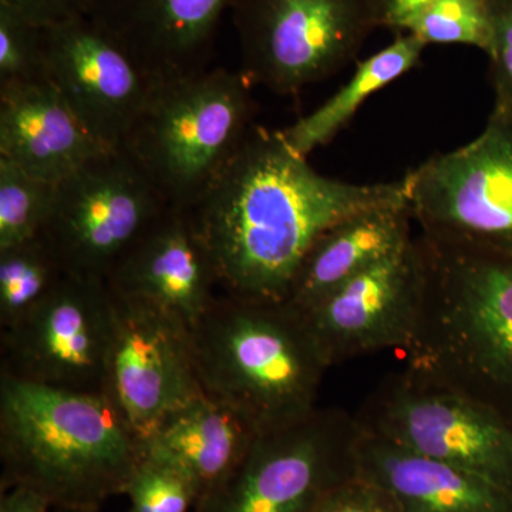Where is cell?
Listing matches in <instances>:
<instances>
[{"label":"cell","mask_w":512,"mask_h":512,"mask_svg":"<svg viewBox=\"0 0 512 512\" xmlns=\"http://www.w3.org/2000/svg\"><path fill=\"white\" fill-rule=\"evenodd\" d=\"M407 198L406 177L355 184L316 173L279 131L256 127L192 210L224 292L286 301L303 258L336 222Z\"/></svg>","instance_id":"6da1fadb"},{"label":"cell","mask_w":512,"mask_h":512,"mask_svg":"<svg viewBox=\"0 0 512 512\" xmlns=\"http://www.w3.org/2000/svg\"><path fill=\"white\" fill-rule=\"evenodd\" d=\"M146 457V441L106 393L0 375V491L28 488L57 512H100Z\"/></svg>","instance_id":"7a4b0ae2"},{"label":"cell","mask_w":512,"mask_h":512,"mask_svg":"<svg viewBox=\"0 0 512 512\" xmlns=\"http://www.w3.org/2000/svg\"><path fill=\"white\" fill-rule=\"evenodd\" d=\"M202 390L227 404L258 433L316 409L330 365L305 312L288 301L224 292L190 329Z\"/></svg>","instance_id":"3957f363"},{"label":"cell","mask_w":512,"mask_h":512,"mask_svg":"<svg viewBox=\"0 0 512 512\" xmlns=\"http://www.w3.org/2000/svg\"><path fill=\"white\" fill-rule=\"evenodd\" d=\"M423 239L429 276L407 369L512 426V258Z\"/></svg>","instance_id":"277c9868"},{"label":"cell","mask_w":512,"mask_h":512,"mask_svg":"<svg viewBox=\"0 0 512 512\" xmlns=\"http://www.w3.org/2000/svg\"><path fill=\"white\" fill-rule=\"evenodd\" d=\"M254 111L242 72L205 70L158 83L121 150L168 205L192 211L237 156Z\"/></svg>","instance_id":"5b68a950"},{"label":"cell","mask_w":512,"mask_h":512,"mask_svg":"<svg viewBox=\"0 0 512 512\" xmlns=\"http://www.w3.org/2000/svg\"><path fill=\"white\" fill-rule=\"evenodd\" d=\"M406 183L424 238L512 258V111H493L476 140L430 157Z\"/></svg>","instance_id":"8992f818"},{"label":"cell","mask_w":512,"mask_h":512,"mask_svg":"<svg viewBox=\"0 0 512 512\" xmlns=\"http://www.w3.org/2000/svg\"><path fill=\"white\" fill-rule=\"evenodd\" d=\"M359 423L339 409L256 434L241 463L194 512H312L356 476Z\"/></svg>","instance_id":"52a82bcc"},{"label":"cell","mask_w":512,"mask_h":512,"mask_svg":"<svg viewBox=\"0 0 512 512\" xmlns=\"http://www.w3.org/2000/svg\"><path fill=\"white\" fill-rule=\"evenodd\" d=\"M242 70L281 96L342 70L376 29L369 0H232Z\"/></svg>","instance_id":"ba28073f"},{"label":"cell","mask_w":512,"mask_h":512,"mask_svg":"<svg viewBox=\"0 0 512 512\" xmlns=\"http://www.w3.org/2000/svg\"><path fill=\"white\" fill-rule=\"evenodd\" d=\"M355 417L377 436L512 491V426L466 394L406 367Z\"/></svg>","instance_id":"9c48e42d"},{"label":"cell","mask_w":512,"mask_h":512,"mask_svg":"<svg viewBox=\"0 0 512 512\" xmlns=\"http://www.w3.org/2000/svg\"><path fill=\"white\" fill-rule=\"evenodd\" d=\"M168 207L126 151H106L56 184L40 235L67 274L106 281Z\"/></svg>","instance_id":"30bf717a"},{"label":"cell","mask_w":512,"mask_h":512,"mask_svg":"<svg viewBox=\"0 0 512 512\" xmlns=\"http://www.w3.org/2000/svg\"><path fill=\"white\" fill-rule=\"evenodd\" d=\"M111 338L109 285L69 274L32 312L0 329V375L70 392L104 393Z\"/></svg>","instance_id":"8fae6325"},{"label":"cell","mask_w":512,"mask_h":512,"mask_svg":"<svg viewBox=\"0 0 512 512\" xmlns=\"http://www.w3.org/2000/svg\"><path fill=\"white\" fill-rule=\"evenodd\" d=\"M110 291L113 338L104 393L147 441L168 416L205 394L190 329L150 303Z\"/></svg>","instance_id":"7c38bea8"},{"label":"cell","mask_w":512,"mask_h":512,"mask_svg":"<svg viewBox=\"0 0 512 512\" xmlns=\"http://www.w3.org/2000/svg\"><path fill=\"white\" fill-rule=\"evenodd\" d=\"M427 276L429 258L420 235L305 311L330 367L380 350L409 348Z\"/></svg>","instance_id":"4fadbf2b"},{"label":"cell","mask_w":512,"mask_h":512,"mask_svg":"<svg viewBox=\"0 0 512 512\" xmlns=\"http://www.w3.org/2000/svg\"><path fill=\"white\" fill-rule=\"evenodd\" d=\"M49 82L109 150H121L158 83L89 16L45 29Z\"/></svg>","instance_id":"5bb4252c"},{"label":"cell","mask_w":512,"mask_h":512,"mask_svg":"<svg viewBox=\"0 0 512 512\" xmlns=\"http://www.w3.org/2000/svg\"><path fill=\"white\" fill-rule=\"evenodd\" d=\"M106 282L114 292L150 303L188 329L221 286L194 212L171 205L117 262Z\"/></svg>","instance_id":"9a60e30c"},{"label":"cell","mask_w":512,"mask_h":512,"mask_svg":"<svg viewBox=\"0 0 512 512\" xmlns=\"http://www.w3.org/2000/svg\"><path fill=\"white\" fill-rule=\"evenodd\" d=\"M232 0H94L89 18L156 83L205 72Z\"/></svg>","instance_id":"2e32d148"},{"label":"cell","mask_w":512,"mask_h":512,"mask_svg":"<svg viewBox=\"0 0 512 512\" xmlns=\"http://www.w3.org/2000/svg\"><path fill=\"white\" fill-rule=\"evenodd\" d=\"M356 476L386 494L396 512H512V491L359 424Z\"/></svg>","instance_id":"e0dca14e"},{"label":"cell","mask_w":512,"mask_h":512,"mask_svg":"<svg viewBox=\"0 0 512 512\" xmlns=\"http://www.w3.org/2000/svg\"><path fill=\"white\" fill-rule=\"evenodd\" d=\"M106 151L52 83L0 90V158L26 173L56 185Z\"/></svg>","instance_id":"ac0fdd59"},{"label":"cell","mask_w":512,"mask_h":512,"mask_svg":"<svg viewBox=\"0 0 512 512\" xmlns=\"http://www.w3.org/2000/svg\"><path fill=\"white\" fill-rule=\"evenodd\" d=\"M409 200L357 211L326 229L303 258L288 299L305 312L414 237Z\"/></svg>","instance_id":"d6986e66"},{"label":"cell","mask_w":512,"mask_h":512,"mask_svg":"<svg viewBox=\"0 0 512 512\" xmlns=\"http://www.w3.org/2000/svg\"><path fill=\"white\" fill-rule=\"evenodd\" d=\"M256 434L241 414L204 394L160 424L146 441V453L190 478L198 505L231 476Z\"/></svg>","instance_id":"ffe728a7"},{"label":"cell","mask_w":512,"mask_h":512,"mask_svg":"<svg viewBox=\"0 0 512 512\" xmlns=\"http://www.w3.org/2000/svg\"><path fill=\"white\" fill-rule=\"evenodd\" d=\"M426 45L410 33H397L396 39L375 55L357 64L352 79L338 93L308 116L279 131L293 153L308 157L326 146L355 116L370 96L389 86L419 64Z\"/></svg>","instance_id":"44dd1931"},{"label":"cell","mask_w":512,"mask_h":512,"mask_svg":"<svg viewBox=\"0 0 512 512\" xmlns=\"http://www.w3.org/2000/svg\"><path fill=\"white\" fill-rule=\"evenodd\" d=\"M67 274L42 235L0 249V329L32 312Z\"/></svg>","instance_id":"7402d4cb"},{"label":"cell","mask_w":512,"mask_h":512,"mask_svg":"<svg viewBox=\"0 0 512 512\" xmlns=\"http://www.w3.org/2000/svg\"><path fill=\"white\" fill-rule=\"evenodd\" d=\"M56 185L0 158V249L35 238L52 210Z\"/></svg>","instance_id":"603a6c76"},{"label":"cell","mask_w":512,"mask_h":512,"mask_svg":"<svg viewBox=\"0 0 512 512\" xmlns=\"http://www.w3.org/2000/svg\"><path fill=\"white\" fill-rule=\"evenodd\" d=\"M404 32L424 45H466L487 53L491 25L487 0H437L410 20Z\"/></svg>","instance_id":"cb8c5ba5"},{"label":"cell","mask_w":512,"mask_h":512,"mask_svg":"<svg viewBox=\"0 0 512 512\" xmlns=\"http://www.w3.org/2000/svg\"><path fill=\"white\" fill-rule=\"evenodd\" d=\"M49 82L45 28L0 3V90Z\"/></svg>","instance_id":"d4e9b609"},{"label":"cell","mask_w":512,"mask_h":512,"mask_svg":"<svg viewBox=\"0 0 512 512\" xmlns=\"http://www.w3.org/2000/svg\"><path fill=\"white\" fill-rule=\"evenodd\" d=\"M124 495L130 500L127 512H194L198 503L190 478L147 453Z\"/></svg>","instance_id":"484cf974"},{"label":"cell","mask_w":512,"mask_h":512,"mask_svg":"<svg viewBox=\"0 0 512 512\" xmlns=\"http://www.w3.org/2000/svg\"><path fill=\"white\" fill-rule=\"evenodd\" d=\"M490 12V79L494 109L512 111V0H487Z\"/></svg>","instance_id":"4316f807"},{"label":"cell","mask_w":512,"mask_h":512,"mask_svg":"<svg viewBox=\"0 0 512 512\" xmlns=\"http://www.w3.org/2000/svg\"><path fill=\"white\" fill-rule=\"evenodd\" d=\"M312 512H396L386 494L360 477L336 485Z\"/></svg>","instance_id":"83f0119b"},{"label":"cell","mask_w":512,"mask_h":512,"mask_svg":"<svg viewBox=\"0 0 512 512\" xmlns=\"http://www.w3.org/2000/svg\"><path fill=\"white\" fill-rule=\"evenodd\" d=\"M40 28H55L89 16L94 0H0Z\"/></svg>","instance_id":"f1b7e54d"},{"label":"cell","mask_w":512,"mask_h":512,"mask_svg":"<svg viewBox=\"0 0 512 512\" xmlns=\"http://www.w3.org/2000/svg\"><path fill=\"white\" fill-rule=\"evenodd\" d=\"M437 0H369L376 28L404 32L410 20Z\"/></svg>","instance_id":"f546056e"},{"label":"cell","mask_w":512,"mask_h":512,"mask_svg":"<svg viewBox=\"0 0 512 512\" xmlns=\"http://www.w3.org/2000/svg\"><path fill=\"white\" fill-rule=\"evenodd\" d=\"M50 505L42 497L28 490L15 487L0 491V512H49Z\"/></svg>","instance_id":"4dcf8cb0"}]
</instances>
